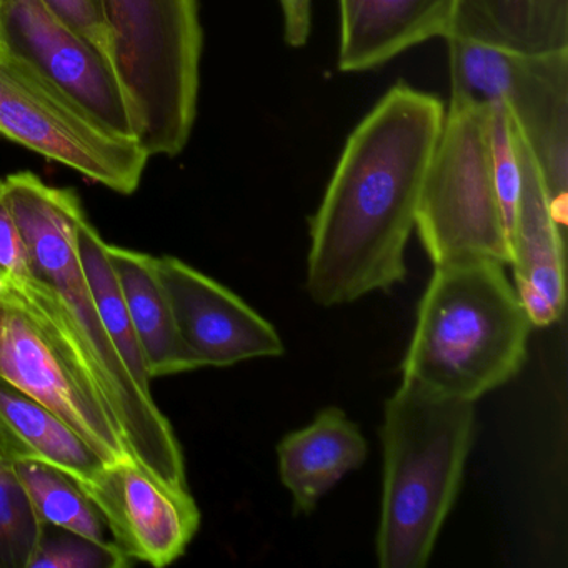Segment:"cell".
Here are the masks:
<instances>
[{"mask_svg":"<svg viewBox=\"0 0 568 568\" xmlns=\"http://www.w3.org/2000/svg\"><path fill=\"white\" fill-rule=\"evenodd\" d=\"M444 118L437 95L398 82L348 135L308 224L305 287L315 304H351L405 281V248Z\"/></svg>","mask_w":568,"mask_h":568,"instance_id":"obj_1","label":"cell"},{"mask_svg":"<svg viewBox=\"0 0 568 568\" xmlns=\"http://www.w3.org/2000/svg\"><path fill=\"white\" fill-rule=\"evenodd\" d=\"M6 195L32 261V277L58 294L92 375L98 381L135 464L162 484L189 488L184 452L164 412L132 377L102 324L78 254L85 212L78 192L51 187L34 172L4 179Z\"/></svg>","mask_w":568,"mask_h":568,"instance_id":"obj_2","label":"cell"},{"mask_svg":"<svg viewBox=\"0 0 568 568\" xmlns=\"http://www.w3.org/2000/svg\"><path fill=\"white\" fill-rule=\"evenodd\" d=\"M504 267L491 258L434 265L402 381L477 402L521 371L534 325Z\"/></svg>","mask_w":568,"mask_h":568,"instance_id":"obj_3","label":"cell"},{"mask_svg":"<svg viewBox=\"0 0 568 568\" xmlns=\"http://www.w3.org/2000/svg\"><path fill=\"white\" fill-rule=\"evenodd\" d=\"M475 402L410 381L385 400L377 558L382 568H422L457 500L477 430Z\"/></svg>","mask_w":568,"mask_h":568,"instance_id":"obj_4","label":"cell"},{"mask_svg":"<svg viewBox=\"0 0 568 568\" xmlns=\"http://www.w3.org/2000/svg\"><path fill=\"white\" fill-rule=\"evenodd\" d=\"M112 62L151 158H175L197 118L204 31L199 0H98Z\"/></svg>","mask_w":568,"mask_h":568,"instance_id":"obj_5","label":"cell"},{"mask_svg":"<svg viewBox=\"0 0 568 568\" xmlns=\"http://www.w3.org/2000/svg\"><path fill=\"white\" fill-rule=\"evenodd\" d=\"M0 377L54 412L105 465L134 460L58 294L36 277L0 291Z\"/></svg>","mask_w":568,"mask_h":568,"instance_id":"obj_6","label":"cell"},{"mask_svg":"<svg viewBox=\"0 0 568 568\" xmlns=\"http://www.w3.org/2000/svg\"><path fill=\"white\" fill-rule=\"evenodd\" d=\"M415 231L434 265L462 258L511 264L495 192L490 108L458 101L445 108Z\"/></svg>","mask_w":568,"mask_h":568,"instance_id":"obj_7","label":"cell"},{"mask_svg":"<svg viewBox=\"0 0 568 568\" xmlns=\"http://www.w3.org/2000/svg\"><path fill=\"white\" fill-rule=\"evenodd\" d=\"M450 101L501 102L540 172L551 214L564 231L568 192V51L527 55L445 39Z\"/></svg>","mask_w":568,"mask_h":568,"instance_id":"obj_8","label":"cell"},{"mask_svg":"<svg viewBox=\"0 0 568 568\" xmlns=\"http://www.w3.org/2000/svg\"><path fill=\"white\" fill-rule=\"evenodd\" d=\"M0 139L24 145L122 195L141 185L151 155L112 134L0 44Z\"/></svg>","mask_w":568,"mask_h":568,"instance_id":"obj_9","label":"cell"},{"mask_svg":"<svg viewBox=\"0 0 568 568\" xmlns=\"http://www.w3.org/2000/svg\"><path fill=\"white\" fill-rule=\"evenodd\" d=\"M0 44L105 131L138 139V121L111 59L44 0H0Z\"/></svg>","mask_w":568,"mask_h":568,"instance_id":"obj_10","label":"cell"},{"mask_svg":"<svg viewBox=\"0 0 568 568\" xmlns=\"http://www.w3.org/2000/svg\"><path fill=\"white\" fill-rule=\"evenodd\" d=\"M81 490L101 511L115 547L134 564L168 567L182 557L201 527L189 488H174L135 460L105 465Z\"/></svg>","mask_w":568,"mask_h":568,"instance_id":"obj_11","label":"cell"},{"mask_svg":"<svg viewBox=\"0 0 568 568\" xmlns=\"http://www.w3.org/2000/svg\"><path fill=\"white\" fill-rule=\"evenodd\" d=\"M158 268L179 335L199 367L284 354L274 325L234 292L171 255L158 257Z\"/></svg>","mask_w":568,"mask_h":568,"instance_id":"obj_12","label":"cell"},{"mask_svg":"<svg viewBox=\"0 0 568 568\" xmlns=\"http://www.w3.org/2000/svg\"><path fill=\"white\" fill-rule=\"evenodd\" d=\"M511 129L520 162V197L510 242L515 291L531 325L547 327L564 314V237L551 214L540 172L514 121Z\"/></svg>","mask_w":568,"mask_h":568,"instance_id":"obj_13","label":"cell"},{"mask_svg":"<svg viewBox=\"0 0 568 568\" xmlns=\"http://www.w3.org/2000/svg\"><path fill=\"white\" fill-rule=\"evenodd\" d=\"M457 0H338V71H372L430 39H447Z\"/></svg>","mask_w":568,"mask_h":568,"instance_id":"obj_14","label":"cell"},{"mask_svg":"<svg viewBox=\"0 0 568 568\" xmlns=\"http://www.w3.org/2000/svg\"><path fill=\"white\" fill-rule=\"evenodd\" d=\"M368 447L361 428L337 407H327L311 425L291 432L277 447L282 484L297 514H311L345 475L357 470Z\"/></svg>","mask_w":568,"mask_h":568,"instance_id":"obj_15","label":"cell"},{"mask_svg":"<svg viewBox=\"0 0 568 568\" xmlns=\"http://www.w3.org/2000/svg\"><path fill=\"white\" fill-rule=\"evenodd\" d=\"M0 460L42 462L71 477L79 487L105 467L98 454L58 417L0 377Z\"/></svg>","mask_w":568,"mask_h":568,"instance_id":"obj_16","label":"cell"},{"mask_svg":"<svg viewBox=\"0 0 568 568\" xmlns=\"http://www.w3.org/2000/svg\"><path fill=\"white\" fill-rule=\"evenodd\" d=\"M105 251L121 285L149 377H165L201 368L179 335L159 275L158 257L111 244Z\"/></svg>","mask_w":568,"mask_h":568,"instance_id":"obj_17","label":"cell"},{"mask_svg":"<svg viewBox=\"0 0 568 568\" xmlns=\"http://www.w3.org/2000/svg\"><path fill=\"white\" fill-rule=\"evenodd\" d=\"M517 54L568 51V0H457L450 36Z\"/></svg>","mask_w":568,"mask_h":568,"instance_id":"obj_18","label":"cell"},{"mask_svg":"<svg viewBox=\"0 0 568 568\" xmlns=\"http://www.w3.org/2000/svg\"><path fill=\"white\" fill-rule=\"evenodd\" d=\"M105 247L108 242L101 237L98 229L84 215L78 227V254L94 297L95 307L132 377L145 394L152 395V378L149 377L145 368L144 355H142L121 285L115 277L114 267Z\"/></svg>","mask_w":568,"mask_h":568,"instance_id":"obj_19","label":"cell"},{"mask_svg":"<svg viewBox=\"0 0 568 568\" xmlns=\"http://www.w3.org/2000/svg\"><path fill=\"white\" fill-rule=\"evenodd\" d=\"M12 468L45 525L111 544L101 511L71 477L42 462H16Z\"/></svg>","mask_w":568,"mask_h":568,"instance_id":"obj_20","label":"cell"},{"mask_svg":"<svg viewBox=\"0 0 568 568\" xmlns=\"http://www.w3.org/2000/svg\"><path fill=\"white\" fill-rule=\"evenodd\" d=\"M12 465L0 460V568H29L44 534Z\"/></svg>","mask_w":568,"mask_h":568,"instance_id":"obj_21","label":"cell"},{"mask_svg":"<svg viewBox=\"0 0 568 568\" xmlns=\"http://www.w3.org/2000/svg\"><path fill=\"white\" fill-rule=\"evenodd\" d=\"M132 561L114 544H99L64 528L45 525L29 568H125Z\"/></svg>","mask_w":568,"mask_h":568,"instance_id":"obj_22","label":"cell"},{"mask_svg":"<svg viewBox=\"0 0 568 568\" xmlns=\"http://www.w3.org/2000/svg\"><path fill=\"white\" fill-rule=\"evenodd\" d=\"M490 145L495 192L510 245L520 197V162L515 148L510 114L501 102L490 105Z\"/></svg>","mask_w":568,"mask_h":568,"instance_id":"obj_23","label":"cell"},{"mask_svg":"<svg viewBox=\"0 0 568 568\" xmlns=\"http://www.w3.org/2000/svg\"><path fill=\"white\" fill-rule=\"evenodd\" d=\"M0 274L8 281L32 278L31 254L9 205L4 179H0Z\"/></svg>","mask_w":568,"mask_h":568,"instance_id":"obj_24","label":"cell"},{"mask_svg":"<svg viewBox=\"0 0 568 568\" xmlns=\"http://www.w3.org/2000/svg\"><path fill=\"white\" fill-rule=\"evenodd\" d=\"M45 4L112 61V34L98 0H44ZM114 64V62H112Z\"/></svg>","mask_w":568,"mask_h":568,"instance_id":"obj_25","label":"cell"},{"mask_svg":"<svg viewBox=\"0 0 568 568\" xmlns=\"http://www.w3.org/2000/svg\"><path fill=\"white\" fill-rule=\"evenodd\" d=\"M284 18V38L294 49L304 48L312 31V0H278Z\"/></svg>","mask_w":568,"mask_h":568,"instance_id":"obj_26","label":"cell"},{"mask_svg":"<svg viewBox=\"0 0 568 568\" xmlns=\"http://www.w3.org/2000/svg\"><path fill=\"white\" fill-rule=\"evenodd\" d=\"M9 281L4 277V275L0 274V291H4L8 287Z\"/></svg>","mask_w":568,"mask_h":568,"instance_id":"obj_27","label":"cell"}]
</instances>
